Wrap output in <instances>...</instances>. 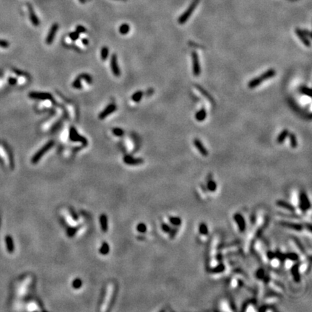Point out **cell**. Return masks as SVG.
Here are the masks:
<instances>
[{"label": "cell", "mask_w": 312, "mask_h": 312, "mask_svg": "<svg viewBox=\"0 0 312 312\" xmlns=\"http://www.w3.org/2000/svg\"><path fill=\"white\" fill-rule=\"evenodd\" d=\"M142 96H143V92L141 91V90H140V91H137L136 93H134V94L132 95V100L136 103L140 102V101H141Z\"/></svg>", "instance_id": "obj_32"}, {"label": "cell", "mask_w": 312, "mask_h": 312, "mask_svg": "<svg viewBox=\"0 0 312 312\" xmlns=\"http://www.w3.org/2000/svg\"><path fill=\"white\" fill-rule=\"evenodd\" d=\"M162 229H163V231L165 232V233H170V231L171 230V228L170 226H169L168 224H166V223H163L162 224Z\"/></svg>", "instance_id": "obj_47"}, {"label": "cell", "mask_w": 312, "mask_h": 312, "mask_svg": "<svg viewBox=\"0 0 312 312\" xmlns=\"http://www.w3.org/2000/svg\"><path fill=\"white\" fill-rule=\"evenodd\" d=\"M169 221H170L171 225H174V226L175 227L180 226V225H181V222H182L181 218H179V217H175V216L170 217V218H169Z\"/></svg>", "instance_id": "obj_28"}, {"label": "cell", "mask_w": 312, "mask_h": 312, "mask_svg": "<svg viewBox=\"0 0 312 312\" xmlns=\"http://www.w3.org/2000/svg\"><path fill=\"white\" fill-rule=\"evenodd\" d=\"M69 138L70 140L74 142H83V143H86L87 142L86 139L85 137H82L81 135H80L78 134L77 131L76 130V129H75L74 127H71L70 128Z\"/></svg>", "instance_id": "obj_10"}, {"label": "cell", "mask_w": 312, "mask_h": 312, "mask_svg": "<svg viewBox=\"0 0 312 312\" xmlns=\"http://www.w3.org/2000/svg\"><path fill=\"white\" fill-rule=\"evenodd\" d=\"M108 49L106 47V46H104V47H103L102 49H101V59H102L103 61H105V60L107 59V57H108Z\"/></svg>", "instance_id": "obj_37"}, {"label": "cell", "mask_w": 312, "mask_h": 312, "mask_svg": "<svg viewBox=\"0 0 312 312\" xmlns=\"http://www.w3.org/2000/svg\"><path fill=\"white\" fill-rule=\"evenodd\" d=\"M125 163L129 165H138L143 163V160L140 158H134L131 156H126L124 158Z\"/></svg>", "instance_id": "obj_19"}, {"label": "cell", "mask_w": 312, "mask_h": 312, "mask_svg": "<svg viewBox=\"0 0 312 312\" xmlns=\"http://www.w3.org/2000/svg\"><path fill=\"white\" fill-rule=\"evenodd\" d=\"M53 145H54V141H53V140H51V141L48 142L47 143H46V145L43 147V148H41V149H40L39 150H38V152H37L36 153L33 155V157L32 158V160H31L32 163H38V160H39L41 158L43 157V155H44L46 152L49 151V150H50L51 148L53 146Z\"/></svg>", "instance_id": "obj_2"}, {"label": "cell", "mask_w": 312, "mask_h": 312, "mask_svg": "<svg viewBox=\"0 0 312 312\" xmlns=\"http://www.w3.org/2000/svg\"><path fill=\"white\" fill-rule=\"evenodd\" d=\"M276 75V71L274 69H269L267 71H266L265 72H264L263 74L260 75L259 78L261 79V80L263 82V81L267 80H269L270 78H273Z\"/></svg>", "instance_id": "obj_18"}, {"label": "cell", "mask_w": 312, "mask_h": 312, "mask_svg": "<svg viewBox=\"0 0 312 312\" xmlns=\"http://www.w3.org/2000/svg\"><path fill=\"white\" fill-rule=\"evenodd\" d=\"M199 232L201 235L203 236H207L209 233V229L207 225L204 222H201L199 225Z\"/></svg>", "instance_id": "obj_27"}, {"label": "cell", "mask_w": 312, "mask_h": 312, "mask_svg": "<svg viewBox=\"0 0 312 312\" xmlns=\"http://www.w3.org/2000/svg\"><path fill=\"white\" fill-rule=\"evenodd\" d=\"M5 242H6L7 250L9 253H12L15 251V245H14V241L12 238L10 236H7L5 237Z\"/></svg>", "instance_id": "obj_20"}, {"label": "cell", "mask_w": 312, "mask_h": 312, "mask_svg": "<svg viewBox=\"0 0 312 312\" xmlns=\"http://www.w3.org/2000/svg\"><path fill=\"white\" fill-rule=\"evenodd\" d=\"M177 232H178V228H176L174 229H171V230L170 231V236H171V238H174V236H176V234L177 233Z\"/></svg>", "instance_id": "obj_51"}, {"label": "cell", "mask_w": 312, "mask_h": 312, "mask_svg": "<svg viewBox=\"0 0 312 312\" xmlns=\"http://www.w3.org/2000/svg\"><path fill=\"white\" fill-rule=\"evenodd\" d=\"M280 225L282 226L287 228L292 229V230H296V231H301L303 229V225L296 222H288V221H280Z\"/></svg>", "instance_id": "obj_8"}, {"label": "cell", "mask_w": 312, "mask_h": 312, "mask_svg": "<svg viewBox=\"0 0 312 312\" xmlns=\"http://www.w3.org/2000/svg\"><path fill=\"white\" fill-rule=\"evenodd\" d=\"M293 241H295V244H296V246L298 247V248L301 250V251H302L303 253L306 252V249H305L304 246H303V244L301 242V241L299 240V239H297V238L295 237H293Z\"/></svg>", "instance_id": "obj_36"}, {"label": "cell", "mask_w": 312, "mask_h": 312, "mask_svg": "<svg viewBox=\"0 0 312 312\" xmlns=\"http://www.w3.org/2000/svg\"><path fill=\"white\" fill-rule=\"evenodd\" d=\"M192 62H193V74L195 77H198L201 73V67L199 60V56L196 51L192 53Z\"/></svg>", "instance_id": "obj_4"}, {"label": "cell", "mask_w": 312, "mask_h": 312, "mask_svg": "<svg viewBox=\"0 0 312 312\" xmlns=\"http://www.w3.org/2000/svg\"><path fill=\"white\" fill-rule=\"evenodd\" d=\"M289 134V131L288 130H283L280 133V134L278 135L277 138V142L279 144H282L283 142H285V139L287 138V137Z\"/></svg>", "instance_id": "obj_23"}, {"label": "cell", "mask_w": 312, "mask_h": 312, "mask_svg": "<svg viewBox=\"0 0 312 312\" xmlns=\"http://www.w3.org/2000/svg\"><path fill=\"white\" fill-rule=\"evenodd\" d=\"M302 31H303V33L306 36H309V38H311V33L309 31H307V30H302Z\"/></svg>", "instance_id": "obj_52"}, {"label": "cell", "mask_w": 312, "mask_h": 312, "mask_svg": "<svg viewBox=\"0 0 312 312\" xmlns=\"http://www.w3.org/2000/svg\"><path fill=\"white\" fill-rule=\"evenodd\" d=\"M275 254H276V257H277L279 260L281 261V262H283V261H285V259H286L285 254H283V253L280 252V251H277V252L275 253Z\"/></svg>", "instance_id": "obj_42"}, {"label": "cell", "mask_w": 312, "mask_h": 312, "mask_svg": "<svg viewBox=\"0 0 312 312\" xmlns=\"http://www.w3.org/2000/svg\"><path fill=\"white\" fill-rule=\"evenodd\" d=\"M278 215H281V216H283V217H289V218H299V215H294V214H291V215H285V213H281V212H280Z\"/></svg>", "instance_id": "obj_50"}, {"label": "cell", "mask_w": 312, "mask_h": 312, "mask_svg": "<svg viewBox=\"0 0 312 312\" xmlns=\"http://www.w3.org/2000/svg\"><path fill=\"white\" fill-rule=\"evenodd\" d=\"M80 2H81V3H85L86 2V0H79Z\"/></svg>", "instance_id": "obj_55"}, {"label": "cell", "mask_w": 312, "mask_h": 312, "mask_svg": "<svg viewBox=\"0 0 312 312\" xmlns=\"http://www.w3.org/2000/svg\"><path fill=\"white\" fill-rule=\"evenodd\" d=\"M72 87L75 89H81L82 88V85H81V80L79 77H77L75 80V81L72 83Z\"/></svg>", "instance_id": "obj_39"}, {"label": "cell", "mask_w": 312, "mask_h": 312, "mask_svg": "<svg viewBox=\"0 0 312 312\" xmlns=\"http://www.w3.org/2000/svg\"><path fill=\"white\" fill-rule=\"evenodd\" d=\"M31 98L36 99V100H51L52 96L49 93H38V92H31L28 95Z\"/></svg>", "instance_id": "obj_9"}, {"label": "cell", "mask_w": 312, "mask_h": 312, "mask_svg": "<svg viewBox=\"0 0 312 312\" xmlns=\"http://www.w3.org/2000/svg\"><path fill=\"white\" fill-rule=\"evenodd\" d=\"M119 33L122 35H126V34L128 33L130 31V27L128 24H126V23H124L122 25H120L119 27Z\"/></svg>", "instance_id": "obj_31"}, {"label": "cell", "mask_w": 312, "mask_h": 312, "mask_svg": "<svg viewBox=\"0 0 312 312\" xmlns=\"http://www.w3.org/2000/svg\"><path fill=\"white\" fill-rule=\"evenodd\" d=\"M112 132H113V134H114V135L117 136V137H122V136L124 135V130L120 128L113 129Z\"/></svg>", "instance_id": "obj_40"}, {"label": "cell", "mask_w": 312, "mask_h": 312, "mask_svg": "<svg viewBox=\"0 0 312 312\" xmlns=\"http://www.w3.org/2000/svg\"><path fill=\"white\" fill-rule=\"evenodd\" d=\"M207 117V111L205 108H202L199 111L195 114V119L198 122H203Z\"/></svg>", "instance_id": "obj_21"}, {"label": "cell", "mask_w": 312, "mask_h": 312, "mask_svg": "<svg viewBox=\"0 0 312 312\" xmlns=\"http://www.w3.org/2000/svg\"><path fill=\"white\" fill-rule=\"evenodd\" d=\"M285 257H286V259H288L293 262H298L299 260V256L296 253H288V254H285Z\"/></svg>", "instance_id": "obj_33"}, {"label": "cell", "mask_w": 312, "mask_h": 312, "mask_svg": "<svg viewBox=\"0 0 312 312\" xmlns=\"http://www.w3.org/2000/svg\"><path fill=\"white\" fill-rule=\"evenodd\" d=\"M72 286H73L75 288H77V289L80 288V286H82V281H81L80 279H76V280H75L73 281Z\"/></svg>", "instance_id": "obj_44"}, {"label": "cell", "mask_w": 312, "mask_h": 312, "mask_svg": "<svg viewBox=\"0 0 312 312\" xmlns=\"http://www.w3.org/2000/svg\"><path fill=\"white\" fill-rule=\"evenodd\" d=\"M69 35V38H71L72 41H76V40H77L78 38H79V33H78L77 32H76V31L70 33Z\"/></svg>", "instance_id": "obj_46"}, {"label": "cell", "mask_w": 312, "mask_h": 312, "mask_svg": "<svg viewBox=\"0 0 312 312\" xmlns=\"http://www.w3.org/2000/svg\"><path fill=\"white\" fill-rule=\"evenodd\" d=\"M59 29V25L57 23H53V25L51 27L50 30L49 31V33H48L47 37L46 38V43L47 44L50 45L53 43V39L55 38V35H56V32Z\"/></svg>", "instance_id": "obj_7"}, {"label": "cell", "mask_w": 312, "mask_h": 312, "mask_svg": "<svg viewBox=\"0 0 312 312\" xmlns=\"http://www.w3.org/2000/svg\"><path fill=\"white\" fill-rule=\"evenodd\" d=\"M207 188L210 192H215L217 189V184L213 180H210L207 183Z\"/></svg>", "instance_id": "obj_30"}, {"label": "cell", "mask_w": 312, "mask_h": 312, "mask_svg": "<svg viewBox=\"0 0 312 312\" xmlns=\"http://www.w3.org/2000/svg\"><path fill=\"white\" fill-rule=\"evenodd\" d=\"M9 43L7 41H4V40H0V47L2 48H8L9 47Z\"/></svg>", "instance_id": "obj_49"}, {"label": "cell", "mask_w": 312, "mask_h": 312, "mask_svg": "<svg viewBox=\"0 0 312 312\" xmlns=\"http://www.w3.org/2000/svg\"><path fill=\"white\" fill-rule=\"evenodd\" d=\"M300 91L301 93L306 95V96H309V97L311 96V90L310 88H309L308 87H306V86H302V87H301Z\"/></svg>", "instance_id": "obj_38"}, {"label": "cell", "mask_w": 312, "mask_h": 312, "mask_svg": "<svg viewBox=\"0 0 312 312\" xmlns=\"http://www.w3.org/2000/svg\"><path fill=\"white\" fill-rule=\"evenodd\" d=\"M100 222L101 225V228L104 232L108 230V219L105 215H102L100 218Z\"/></svg>", "instance_id": "obj_24"}, {"label": "cell", "mask_w": 312, "mask_h": 312, "mask_svg": "<svg viewBox=\"0 0 312 312\" xmlns=\"http://www.w3.org/2000/svg\"><path fill=\"white\" fill-rule=\"evenodd\" d=\"M137 230L140 232H141V233H145L147 230V227L146 225H145V224L144 223H140L138 225H137Z\"/></svg>", "instance_id": "obj_43"}, {"label": "cell", "mask_w": 312, "mask_h": 312, "mask_svg": "<svg viewBox=\"0 0 312 312\" xmlns=\"http://www.w3.org/2000/svg\"><path fill=\"white\" fill-rule=\"evenodd\" d=\"M78 77H79L81 80H86V82L89 84H91L92 82H93V78H92L91 76H90V75H88V74L82 73V74H80V75Z\"/></svg>", "instance_id": "obj_35"}, {"label": "cell", "mask_w": 312, "mask_h": 312, "mask_svg": "<svg viewBox=\"0 0 312 312\" xmlns=\"http://www.w3.org/2000/svg\"><path fill=\"white\" fill-rule=\"evenodd\" d=\"M9 82L11 85H14V84H15L16 82H17V81H16L15 79H14V78H10Z\"/></svg>", "instance_id": "obj_53"}, {"label": "cell", "mask_w": 312, "mask_h": 312, "mask_svg": "<svg viewBox=\"0 0 312 312\" xmlns=\"http://www.w3.org/2000/svg\"><path fill=\"white\" fill-rule=\"evenodd\" d=\"M195 87H196V88L198 89V90H200V93H201L202 94L203 96H204V97L208 99V100L210 101V102H212V103H213V102H214V100H213V99H212V96H210V95L209 94V93H207V92L206 91V90H204V88H202L201 86H198V85H196V86H195Z\"/></svg>", "instance_id": "obj_26"}, {"label": "cell", "mask_w": 312, "mask_h": 312, "mask_svg": "<svg viewBox=\"0 0 312 312\" xmlns=\"http://www.w3.org/2000/svg\"><path fill=\"white\" fill-rule=\"evenodd\" d=\"M295 33H296V35H298L299 39L301 41V42L305 45V46H307V47H310L311 46L310 41H309V38H307V36L303 33L301 29H300V28H296V29H295Z\"/></svg>", "instance_id": "obj_16"}, {"label": "cell", "mask_w": 312, "mask_h": 312, "mask_svg": "<svg viewBox=\"0 0 312 312\" xmlns=\"http://www.w3.org/2000/svg\"><path fill=\"white\" fill-rule=\"evenodd\" d=\"M114 285H109L108 287V289H107L106 292V295L105 301H104V303L102 305V308H101V311H106L108 309V305L111 303V299H112L113 293H114Z\"/></svg>", "instance_id": "obj_6"}, {"label": "cell", "mask_w": 312, "mask_h": 312, "mask_svg": "<svg viewBox=\"0 0 312 312\" xmlns=\"http://www.w3.org/2000/svg\"><path fill=\"white\" fill-rule=\"evenodd\" d=\"M111 70H112L113 74L114 75V76L116 77H119L120 76V69H119V65H118V61H117V56L116 54H113L111 56Z\"/></svg>", "instance_id": "obj_11"}, {"label": "cell", "mask_w": 312, "mask_h": 312, "mask_svg": "<svg viewBox=\"0 0 312 312\" xmlns=\"http://www.w3.org/2000/svg\"><path fill=\"white\" fill-rule=\"evenodd\" d=\"M299 208L303 212H306L311 208V202L307 194L302 192L299 196Z\"/></svg>", "instance_id": "obj_3"}, {"label": "cell", "mask_w": 312, "mask_h": 312, "mask_svg": "<svg viewBox=\"0 0 312 312\" xmlns=\"http://www.w3.org/2000/svg\"><path fill=\"white\" fill-rule=\"evenodd\" d=\"M290 139V142H291V146L293 148H296L298 146V142H297L296 136L293 133H290L288 134Z\"/></svg>", "instance_id": "obj_29"}, {"label": "cell", "mask_w": 312, "mask_h": 312, "mask_svg": "<svg viewBox=\"0 0 312 312\" xmlns=\"http://www.w3.org/2000/svg\"><path fill=\"white\" fill-rule=\"evenodd\" d=\"M27 9H28V12H29V17L30 20H31V23L34 26H38L40 24V21L38 20V17L35 15V12H34L32 6H31L30 4H27Z\"/></svg>", "instance_id": "obj_15"}, {"label": "cell", "mask_w": 312, "mask_h": 312, "mask_svg": "<svg viewBox=\"0 0 312 312\" xmlns=\"http://www.w3.org/2000/svg\"><path fill=\"white\" fill-rule=\"evenodd\" d=\"M194 145L195 148H197L198 151L200 152V153L202 155H203V156H204V157H206V156H207L209 154L208 151H207V150L206 149L205 147L203 145L202 142L201 141H200V140L198 138H195L194 140Z\"/></svg>", "instance_id": "obj_13"}, {"label": "cell", "mask_w": 312, "mask_h": 312, "mask_svg": "<svg viewBox=\"0 0 312 312\" xmlns=\"http://www.w3.org/2000/svg\"><path fill=\"white\" fill-rule=\"evenodd\" d=\"M255 275H256L257 278L258 280H263L264 277H265V275H265V269H264L263 268H259V269L257 270Z\"/></svg>", "instance_id": "obj_34"}, {"label": "cell", "mask_w": 312, "mask_h": 312, "mask_svg": "<svg viewBox=\"0 0 312 312\" xmlns=\"http://www.w3.org/2000/svg\"><path fill=\"white\" fill-rule=\"evenodd\" d=\"M116 110V106L114 104H111L102 111V112L99 114V119L103 120V119H106L108 115L111 114L112 113L114 112Z\"/></svg>", "instance_id": "obj_12"}, {"label": "cell", "mask_w": 312, "mask_h": 312, "mask_svg": "<svg viewBox=\"0 0 312 312\" xmlns=\"http://www.w3.org/2000/svg\"><path fill=\"white\" fill-rule=\"evenodd\" d=\"M76 32L78 33H83L86 32V28L82 25H77L76 27Z\"/></svg>", "instance_id": "obj_48"}, {"label": "cell", "mask_w": 312, "mask_h": 312, "mask_svg": "<svg viewBox=\"0 0 312 312\" xmlns=\"http://www.w3.org/2000/svg\"><path fill=\"white\" fill-rule=\"evenodd\" d=\"M291 274H292L294 281L296 283H300L301 278V274L299 272V263H295L291 267Z\"/></svg>", "instance_id": "obj_14"}, {"label": "cell", "mask_w": 312, "mask_h": 312, "mask_svg": "<svg viewBox=\"0 0 312 312\" xmlns=\"http://www.w3.org/2000/svg\"><path fill=\"white\" fill-rule=\"evenodd\" d=\"M262 83V81L261 80V79L259 78V77H257L255 78H253L252 80L249 82L248 83V87L250 89H254L255 88H257V86H259L260 84Z\"/></svg>", "instance_id": "obj_22"}, {"label": "cell", "mask_w": 312, "mask_h": 312, "mask_svg": "<svg viewBox=\"0 0 312 312\" xmlns=\"http://www.w3.org/2000/svg\"><path fill=\"white\" fill-rule=\"evenodd\" d=\"M276 204H277L278 207H281V208L285 209V210H288L290 212H294L295 211V208L293 207V205H292L290 203L287 202L286 201H284V200H277L276 202Z\"/></svg>", "instance_id": "obj_17"}, {"label": "cell", "mask_w": 312, "mask_h": 312, "mask_svg": "<svg viewBox=\"0 0 312 312\" xmlns=\"http://www.w3.org/2000/svg\"><path fill=\"white\" fill-rule=\"evenodd\" d=\"M82 43H83L85 45H88V40L84 38V39H82Z\"/></svg>", "instance_id": "obj_54"}, {"label": "cell", "mask_w": 312, "mask_h": 312, "mask_svg": "<svg viewBox=\"0 0 312 312\" xmlns=\"http://www.w3.org/2000/svg\"><path fill=\"white\" fill-rule=\"evenodd\" d=\"M267 257L269 259H270V260H273V259H274L275 258H276L275 252H273V251H268L267 252Z\"/></svg>", "instance_id": "obj_45"}, {"label": "cell", "mask_w": 312, "mask_h": 312, "mask_svg": "<svg viewBox=\"0 0 312 312\" xmlns=\"http://www.w3.org/2000/svg\"><path fill=\"white\" fill-rule=\"evenodd\" d=\"M199 3H200V0H193L192 3L188 7L187 9H186V11L178 17V23L181 25H183L186 23L189 20V17H191V15L193 14L194 11L195 10Z\"/></svg>", "instance_id": "obj_1"}, {"label": "cell", "mask_w": 312, "mask_h": 312, "mask_svg": "<svg viewBox=\"0 0 312 312\" xmlns=\"http://www.w3.org/2000/svg\"><path fill=\"white\" fill-rule=\"evenodd\" d=\"M225 265H224L223 264L220 263L218 265H217L216 267H215L212 268V269H210V273H215V274H218V273H222V272H224L225 271Z\"/></svg>", "instance_id": "obj_25"}, {"label": "cell", "mask_w": 312, "mask_h": 312, "mask_svg": "<svg viewBox=\"0 0 312 312\" xmlns=\"http://www.w3.org/2000/svg\"><path fill=\"white\" fill-rule=\"evenodd\" d=\"M108 251H109V247H108V245L106 244V243H104V244L102 245V247H101L100 252L103 254H108Z\"/></svg>", "instance_id": "obj_41"}, {"label": "cell", "mask_w": 312, "mask_h": 312, "mask_svg": "<svg viewBox=\"0 0 312 312\" xmlns=\"http://www.w3.org/2000/svg\"><path fill=\"white\" fill-rule=\"evenodd\" d=\"M233 219H234L236 225H238L239 231L241 232V233L245 231L246 228H247V223H246V220L244 219V216L240 213H236L233 216Z\"/></svg>", "instance_id": "obj_5"}]
</instances>
